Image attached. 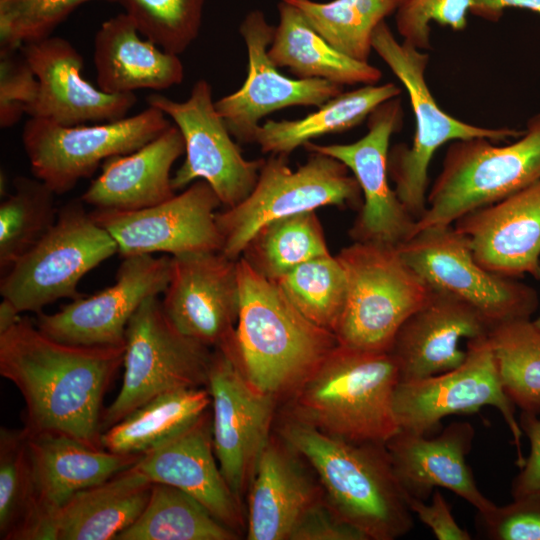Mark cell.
I'll return each instance as SVG.
<instances>
[{
  "instance_id": "cell-1",
  "label": "cell",
  "mask_w": 540,
  "mask_h": 540,
  "mask_svg": "<svg viewBox=\"0 0 540 540\" xmlns=\"http://www.w3.org/2000/svg\"><path fill=\"white\" fill-rule=\"evenodd\" d=\"M123 346L55 340L27 318L0 334V375L23 397V429L102 448L103 399L123 366Z\"/></svg>"
},
{
  "instance_id": "cell-2",
  "label": "cell",
  "mask_w": 540,
  "mask_h": 540,
  "mask_svg": "<svg viewBox=\"0 0 540 540\" xmlns=\"http://www.w3.org/2000/svg\"><path fill=\"white\" fill-rule=\"evenodd\" d=\"M279 435L314 470L332 508L367 540H394L412 529L408 496L385 444L348 442L290 415Z\"/></svg>"
},
{
  "instance_id": "cell-3",
  "label": "cell",
  "mask_w": 540,
  "mask_h": 540,
  "mask_svg": "<svg viewBox=\"0 0 540 540\" xmlns=\"http://www.w3.org/2000/svg\"><path fill=\"white\" fill-rule=\"evenodd\" d=\"M240 307L234 348L249 382L277 399L291 394L339 344L303 316L275 282L237 260Z\"/></svg>"
},
{
  "instance_id": "cell-4",
  "label": "cell",
  "mask_w": 540,
  "mask_h": 540,
  "mask_svg": "<svg viewBox=\"0 0 540 540\" xmlns=\"http://www.w3.org/2000/svg\"><path fill=\"white\" fill-rule=\"evenodd\" d=\"M400 381L389 351L338 344L290 394V416L352 443L386 442L400 429L393 398Z\"/></svg>"
},
{
  "instance_id": "cell-5",
  "label": "cell",
  "mask_w": 540,
  "mask_h": 540,
  "mask_svg": "<svg viewBox=\"0 0 540 540\" xmlns=\"http://www.w3.org/2000/svg\"><path fill=\"white\" fill-rule=\"evenodd\" d=\"M372 49L405 87L414 113L416 124L412 144H397L390 148L388 172L399 200L417 221L427 208L428 168L442 145L472 137L505 142L518 138L523 130L476 126L445 112L437 104L427 84L429 54L408 43L399 42L386 21L376 27Z\"/></svg>"
},
{
  "instance_id": "cell-6",
  "label": "cell",
  "mask_w": 540,
  "mask_h": 540,
  "mask_svg": "<svg viewBox=\"0 0 540 540\" xmlns=\"http://www.w3.org/2000/svg\"><path fill=\"white\" fill-rule=\"evenodd\" d=\"M494 143L485 137L450 142L415 233L453 224L540 180V112L527 120L521 136L506 145Z\"/></svg>"
},
{
  "instance_id": "cell-7",
  "label": "cell",
  "mask_w": 540,
  "mask_h": 540,
  "mask_svg": "<svg viewBox=\"0 0 540 540\" xmlns=\"http://www.w3.org/2000/svg\"><path fill=\"white\" fill-rule=\"evenodd\" d=\"M295 170L287 156L270 154L263 160L250 194L233 207L216 213L222 239L220 252L230 259L241 257L251 238L264 225L325 206L361 207L362 193L349 169L329 155L309 151Z\"/></svg>"
},
{
  "instance_id": "cell-8",
  "label": "cell",
  "mask_w": 540,
  "mask_h": 540,
  "mask_svg": "<svg viewBox=\"0 0 540 540\" xmlns=\"http://www.w3.org/2000/svg\"><path fill=\"white\" fill-rule=\"evenodd\" d=\"M336 256L347 279L345 305L335 330L338 343L389 351L397 331L427 301L431 288L397 247L353 241Z\"/></svg>"
},
{
  "instance_id": "cell-9",
  "label": "cell",
  "mask_w": 540,
  "mask_h": 540,
  "mask_svg": "<svg viewBox=\"0 0 540 540\" xmlns=\"http://www.w3.org/2000/svg\"><path fill=\"white\" fill-rule=\"evenodd\" d=\"M116 253V242L82 200L71 201L59 208L51 229L4 272L0 294L20 313H40L59 299L84 296L78 289L81 279Z\"/></svg>"
},
{
  "instance_id": "cell-10",
  "label": "cell",
  "mask_w": 540,
  "mask_h": 540,
  "mask_svg": "<svg viewBox=\"0 0 540 540\" xmlns=\"http://www.w3.org/2000/svg\"><path fill=\"white\" fill-rule=\"evenodd\" d=\"M212 355L173 326L158 296L144 300L127 326L122 385L103 412L102 432L158 395L206 387Z\"/></svg>"
},
{
  "instance_id": "cell-11",
  "label": "cell",
  "mask_w": 540,
  "mask_h": 540,
  "mask_svg": "<svg viewBox=\"0 0 540 540\" xmlns=\"http://www.w3.org/2000/svg\"><path fill=\"white\" fill-rule=\"evenodd\" d=\"M170 125L169 118L152 106L133 116L92 125L65 126L30 117L22 143L34 177L60 195L94 174L108 158L136 151Z\"/></svg>"
},
{
  "instance_id": "cell-12",
  "label": "cell",
  "mask_w": 540,
  "mask_h": 540,
  "mask_svg": "<svg viewBox=\"0 0 540 540\" xmlns=\"http://www.w3.org/2000/svg\"><path fill=\"white\" fill-rule=\"evenodd\" d=\"M398 250L432 290L470 305L489 328L511 319L530 318L538 307L534 288L481 266L453 224L420 230Z\"/></svg>"
},
{
  "instance_id": "cell-13",
  "label": "cell",
  "mask_w": 540,
  "mask_h": 540,
  "mask_svg": "<svg viewBox=\"0 0 540 540\" xmlns=\"http://www.w3.org/2000/svg\"><path fill=\"white\" fill-rule=\"evenodd\" d=\"M484 406H493L501 413L513 437L520 468L525 457L516 406L502 387L486 335L468 339L466 358L460 366L421 379L400 380L393 398L399 427L422 435L438 431L445 417L474 413Z\"/></svg>"
},
{
  "instance_id": "cell-14",
  "label": "cell",
  "mask_w": 540,
  "mask_h": 540,
  "mask_svg": "<svg viewBox=\"0 0 540 540\" xmlns=\"http://www.w3.org/2000/svg\"><path fill=\"white\" fill-rule=\"evenodd\" d=\"M148 106L160 109L180 130L185 159L172 176L175 190L197 180L206 181L226 208L244 200L253 190L264 159L248 160L215 107L212 87L196 81L183 101L153 93Z\"/></svg>"
},
{
  "instance_id": "cell-15",
  "label": "cell",
  "mask_w": 540,
  "mask_h": 540,
  "mask_svg": "<svg viewBox=\"0 0 540 540\" xmlns=\"http://www.w3.org/2000/svg\"><path fill=\"white\" fill-rule=\"evenodd\" d=\"M206 387L211 397L214 452L226 482L242 504L257 461L271 439L277 399L249 382L233 337L214 348Z\"/></svg>"
},
{
  "instance_id": "cell-16",
  "label": "cell",
  "mask_w": 540,
  "mask_h": 540,
  "mask_svg": "<svg viewBox=\"0 0 540 540\" xmlns=\"http://www.w3.org/2000/svg\"><path fill=\"white\" fill-rule=\"evenodd\" d=\"M403 124L402 101L389 99L367 118V133L349 144L320 145L308 142L303 147L342 162L357 180L362 205L349 230L353 241L399 247L415 233L416 220L405 209L389 185L388 155L390 139Z\"/></svg>"
},
{
  "instance_id": "cell-17",
  "label": "cell",
  "mask_w": 540,
  "mask_h": 540,
  "mask_svg": "<svg viewBox=\"0 0 540 540\" xmlns=\"http://www.w3.org/2000/svg\"><path fill=\"white\" fill-rule=\"evenodd\" d=\"M170 267L171 257L166 255L125 257L111 286L71 300L55 313H37L35 325L64 343L123 346L128 323L143 301L165 292Z\"/></svg>"
},
{
  "instance_id": "cell-18",
  "label": "cell",
  "mask_w": 540,
  "mask_h": 540,
  "mask_svg": "<svg viewBox=\"0 0 540 540\" xmlns=\"http://www.w3.org/2000/svg\"><path fill=\"white\" fill-rule=\"evenodd\" d=\"M222 205L212 187L197 180L172 198L137 211L98 210L93 219L114 239L123 257L220 251L216 223Z\"/></svg>"
},
{
  "instance_id": "cell-19",
  "label": "cell",
  "mask_w": 540,
  "mask_h": 540,
  "mask_svg": "<svg viewBox=\"0 0 540 540\" xmlns=\"http://www.w3.org/2000/svg\"><path fill=\"white\" fill-rule=\"evenodd\" d=\"M275 26L264 13L248 12L239 26L248 56L242 86L215 101L230 134L240 143H254L260 121L292 106L319 107L343 92V86L323 79H299L282 74L268 55Z\"/></svg>"
},
{
  "instance_id": "cell-20",
  "label": "cell",
  "mask_w": 540,
  "mask_h": 540,
  "mask_svg": "<svg viewBox=\"0 0 540 540\" xmlns=\"http://www.w3.org/2000/svg\"><path fill=\"white\" fill-rule=\"evenodd\" d=\"M237 260L220 251L171 256L161 304L180 333L210 348L233 337L240 307Z\"/></svg>"
},
{
  "instance_id": "cell-21",
  "label": "cell",
  "mask_w": 540,
  "mask_h": 540,
  "mask_svg": "<svg viewBox=\"0 0 540 540\" xmlns=\"http://www.w3.org/2000/svg\"><path fill=\"white\" fill-rule=\"evenodd\" d=\"M21 51L39 84L29 117L65 126L110 122L126 117L137 101L135 93H108L87 81L81 54L62 37L25 43Z\"/></svg>"
},
{
  "instance_id": "cell-22",
  "label": "cell",
  "mask_w": 540,
  "mask_h": 540,
  "mask_svg": "<svg viewBox=\"0 0 540 540\" xmlns=\"http://www.w3.org/2000/svg\"><path fill=\"white\" fill-rule=\"evenodd\" d=\"M474 428L453 422L436 436L399 429L386 448L395 475L408 498L426 501L445 488L485 513L496 506L478 488L466 458L472 448Z\"/></svg>"
},
{
  "instance_id": "cell-23",
  "label": "cell",
  "mask_w": 540,
  "mask_h": 540,
  "mask_svg": "<svg viewBox=\"0 0 540 540\" xmlns=\"http://www.w3.org/2000/svg\"><path fill=\"white\" fill-rule=\"evenodd\" d=\"M453 226L488 271L535 276L540 265V180L458 218Z\"/></svg>"
},
{
  "instance_id": "cell-24",
  "label": "cell",
  "mask_w": 540,
  "mask_h": 540,
  "mask_svg": "<svg viewBox=\"0 0 540 540\" xmlns=\"http://www.w3.org/2000/svg\"><path fill=\"white\" fill-rule=\"evenodd\" d=\"M488 330L470 305L431 289L427 301L401 325L389 352L401 381L421 379L460 366L466 358L460 340L486 335Z\"/></svg>"
},
{
  "instance_id": "cell-25",
  "label": "cell",
  "mask_w": 540,
  "mask_h": 540,
  "mask_svg": "<svg viewBox=\"0 0 540 540\" xmlns=\"http://www.w3.org/2000/svg\"><path fill=\"white\" fill-rule=\"evenodd\" d=\"M152 483L174 486L194 497L219 521L240 532L241 503L226 482L213 447L211 415L143 453L133 465Z\"/></svg>"
},
{
  "instance_id": "cell-26",
  "label": "cell",
  "mask_w": 540,
  "mask_h": 540,
  "mask_svg": "<svg viewBox=\"0 0 540 540\" xmlns=\"http://www.w3.org/2000/svg\"><path fill=\"white\" fill-rule=\"evenodd\" d=\"M152 486L131 466L75 493L42 518L27 540H115L140 516Z\"/></svg>"
},
{
  "instance_id": "cell-27",
  "label": "cell",
  "mask_w": 540,
  "mask_h": 540,
  "mask_svg": "<svg viewBox=\"0 0 540 540\" xmlns=\"http://www.w3.org/2000/svg\"><path fill=\"white\" fill-rule=\"evenodd\" d=\"M302 461L282 439H270L248 488V540H289L305 511L323 496Z\"/></svg>"
},
{
  "instance_id": "cell-28",
  "label": "cell",
  "mask_w": 540,
  "mask_h": 540,
  "mask_svg": "<svg viewBox=\"0 0 540 540\" xmlns=\"http://www.w3.org/2000/svg\"><path fill=\"white\" fill-rule=\"evenodd\" d=\"M27 435L37 507L22 540H27L42 518L75 493L100 484L133 466L142 455L92 448L57 433Z\"/></svg>"
},
{
  "instance_id": "cell-29",
  "label": "cell",
  "mask_w": 540,
  "mask_h": 540,
  "mask_svg": "<svg viewBox=\"0 0 540 540\" xmlns=\"http://www.w3.org/2000/svg\"><path fill=\"white\" fill-rule=\"evenodd\" d=\"M185 152L184 140L171 124L134 152L108 158L81 200L98 210L137 211L158 205L176 193L171 170Z\"/></svg>"
},
{
  "instance_id": "cell-30",
  "label": "cell",
  "mask_w": 540,
  "mask_h": 540,
  "mask_svg": "<svg viewBox=\"0 0 540 540\" xmlns=\"http://www.w3.org/2000/svg\"><path fill=\"white\" fill-rule=\"evenodd\" d=\"M97 86L113 94L161 91L182 83L179 55L144 38L123 12L104 21L94 38Z\"/></svg>"
},
{
  "instance_id": "cell-31",
  "label": "cell",
  "mask_w": 540,
  "mask_h": 540,
  "mask_svg": "<svg viewBox=\"0 0 540 540\" xmlns=\"http://www.w3.org/2000/svg\"><path fill=\"white\" fill-rule=\"evenodd\" d=\"M279 21L268 55L278 68L295 78L323 79L345 85L377 84L382 72L369 62L357 61L331 46L295 6L280 0Z\"/></svg>"
},
{
  "instance_id": "cell-32",
  "label": "cell",
  "mask_w": 540,
  "mask_h": 540,
  "mask_svg": "<svg viewBox=\"0 0 540 540\" xmlns=\"http://www.w3.org/2000/svg\"><path fill=\"white\" fill-rule=\"evenodd\" d=\"M401 91L392 82L343 91L300 119L267 120L257 130L254 143L263 153L288 156L313 139L360 125L376 107L398 97Z\"/></svg>"
},
{
  "instance_id": "cell-33",
  "label": "cell",
  "mask_w": 540,
  "mask_h": 540,
  "mask_svg": "<svg viewBox=\"0 0 540 540\" xmlns=\"http://www.w3.org/2000/svg\"><path fill=\"white\" fill-rule=\"evenodd\" d=\"M210 406L207 387L163 393L103 432L102 448L118 454L146 453L189 428Z\"/></svg>"
},
{
  "instance_id": "cell-34",
  "label": "cell",
  "mask_w": 540,
  "mask_h": 540,
  "mask_svg": "<svg viewBox=\"0 0 540 540\" xmlns=\"http://www.w3.org/2000/svg\"><path fill=\"white\" fill-rule=\"evenodd\" d=\"M238 536L191 495L153 483L144 510L115 540H235Z\"/></svg>"
},
{
  "instance_id": "cell-35",
  "label": "cell",
  "mask_w": 540,
  "mask_h": 540,
  "mask_svg": "<svg viewBox=\"0 0 540 540\" xmlns=\"http://www.w3.org/2000/svg\"><path fill=\"white\" fill-rule=\"evenodd\" d=\"M331 254L315 211L280 218L251 238L241 257L261 276L276 282L295 267Z\"/></svg>"
},
{
  "instance_id": "cell-36",
  "label": "cell",
  "mask_w": 540,
  "mask_h": 540,
  "mask_svg": "<svg viewBox=\"0 0 540 540\" xmlns=\"http://www.w3.org/2000/svg\"><path fill=\"white\" fill-rule=\"evenodd\" d=\"M486 336L509 399L522 412L540 415V327L530 318L511 319Z\"/></svg>"
},
{
  "instance_id": "cell-37",
  "label": "cell",
  "mask_w": 540,
  "mask_h": 540,
  "mask_svg": "<svg viewBox=\"0 0 540 540\" xmlns=\"http://www.w3.org/2000/svg\"><path fill=\"white\" fill-rule=\"evenodd\" d=\"M297 7L336 50L368 62L376 27L395 13L401 0H282Z\"/></svg>"
},
{
  "instance_id": "cell-38",
  "label": "cell",
  "mask_w": 540,
  "mask_h": 540,
  "mask_svg": "<svg viewBox=\"0 0 540 540\" xmlns=\"http://www.w3.org/2000/svg\"><path fill=\"white\" fill-rule=\"evenodd\" d=\"M0 204V269L4 273L54 225L56 193L43 181L18 176Z\"/></svg>"
},
{
  "instance_id": "cell-39",
  "label": "cell",
  "mask_w": 540,
  "mask_h": 540,
  "mask_svg": "<svg viewBox=\"0 0 540 540\" xmlns=\"http://www.w3.org/2000/svg\"><path fill=\"white\" fill-rule=\"evenodd\" d=\"M275 283L303 316L335 334L347 293L346 274L336 255L309 260Z\"/></svg>"
},
{
  "instance_id": "cell-40",
  "label": "cell",
  "mask_w": 540,
  "mask_h": 540,
  "mask_svg": "<svg viewBox=\"0 0 540 540\" xmlns=\"http://www.w3.org/2000/svg\"><path fill=\"white\" fill-rule=\"evenodd\" d=\"M37 507L28 447L21 429H0V538L22 540Z\"/></svg>"
},
{
  "instance_id": "cell-41",
  "label": "cell",
  "mask_w": 540,
  "mask_h": 540,
  "mask_svg": "<svg viewBox=\"0 0 540 540\" xmlns=\"http://www.w3.org/2000/svg\"><path fill=\"white\" fill-rule=\"evenodd\" d=\"M140 34L180 55L198 37L205 0H116Z\"/></svg>"
},
{
  "instance_id": "cell-42",
  "label": "cell",
  "mask_w": 540,
  "mask_h": 540,
  "mask_svg": "<svg viewBox=\"0 0 540 540\" xmlns=\"http://www.w3.org/2000/svg\"><path fill=\"white\" fill-rule=\"evenodd\" d=\"M94 0H0V50L51 36L80 5ZM116 2V0H106Z\"/></svg>"
},
{
  "instance_id": "cell-43",
  "label": "cell",
  "mask_w": 540,
  "mask_h": 540,
  "mask_svg": "<svg viewBox=\"0 0 540 540\" xmlns=\"http://www.w3.org/2000/svg\"><path fill=\"white\" fill-rule=\"evenodd\" d=\"M481 536L490 540H540V490L477 515Z\"/></svg>"
},
{
  "instance_id": "cell-44",
  "label": "cell",
  "mask_w": 540,
  "mask_h": 540,
  "mask_svg": "<svg viewBox=\"0 0 540 540\" xmlns=\"http://www.w3.org/2000/svg\"><path fill=\"white\" fill-rule=\"evenodd\" d=\"M38 79L21 48L0 50V126L15 125L28 114L38 93Z\"/></svg>"
},
{
  "instance_id": "cell-45",
  "label": "cell",
  "mask_w": 540,
  "mask_h": 540,
  "mask_svg": "<svg viewBox=\"0 0 540 540\" xmlns=\"http://www.w3.org/2000/svg\"><path fill=\"white\" fill-rule=\"evenodd\" d=\"M289 540L367 539L338 515L323 494L299 519Z\"/></svg>"
},
{
  "instance_id": "cell-46",
  "label": "cell",
  "mask_w": 540,
  "mask_h": 540,
  "mask_svg": "<svg viewBox=\"0 0 540 540\" xmlns=\"http://www.w3.org/2000/svg\"><path fill=\"white\" fill-rule=\"evenodd\" d=\"M431 502L409 497L408 504L412 513L425 524L438 540H470L467 530L458 525L452 515L451 506L439 489L432 493Z\"/></svg>"
},
{
  "instance_id": "cell-47",
  "label": "cell",
  "mask_w": 540,
  "mask_h": 540,
  "mask_svg": "<svg viewBox=\"0 0 540 540\" xmlns=\"http://www.w3.org/2000/svg\"><path fill=\"white\" fill-rule=\"evenodd\" d=\"M522 412L519 425L530 442V453L511 484L513 498L540 490V418Z\"/></svg>"
},
{
  "instance_id": "cell-48",
  "label": "cell",
  "mask_w": 540,
  "mask_h": 540,
  "mask_svg": "<svg viewBox=\"0 0 540 540\" xmlns=\"http://www.w3.org/2000/svg\"><path fill=\"white\" fill-rule=\"evenodd\" d=\"M431 0H401L395 12V24L402 41L420 50L431 48L427 11Z\"/></svg>"
},
{
  "instance_id": "cell-49",
  "label": "cell",
  "mask_w": 540,
  "mask_h": 540,
  "mask_svg": "<svg viewBox=\"0 0 540 540\" xmlns=\"http://www.w3.org/2000/svg\"><path fill=\"white\" fill-rule=\"evenodd\" d=\"M471 2L472 0H431L427 11L428 21L461 31L466 28Z\"/></svg>"
},
{
  "instance_id": "cell-50",
  "label": "cell",
  "mask_w": 540,
  "mask_h": 540,
  "mask_svg": "<svg viewBox=\"0 0 540 540\" xmlns=\"http://www.w3.org/2000/svg\"><path fill=\"white\" fill-rule=\"evenodd\" d=\"M508 8L524 9L540 16V0H472L470 13L489 22H497Z\"/></svg>"
},
{
  "instance_id": "cell-51",
  "label": "cell",
  "mask_w": 540,
  "mask_h": 540,
  "mask_svg": "<svg viewBox=\"0 0 540 540\" xmlns=\"http://www.w3.org/2000/svg\"><path fill=\"white\" fill-rule=\"evenodd\" d=\"M20 312L7 299L3 298L0 303V334L9 330L20 320Z\"/></svg>"
},
{
  "instance_id": "cell-52",
  "label": "cell",
  "mask_w": 540,
  "mask_h": 540,
  "mask_svg": "<svg viewBox=\"0 0 540 540\" xmlns=\"http://www.w3.org/2000/svg\"><path fill=\"white\" fill-rule=\"evenodd\" d=\"M534 277H535V279H537V280L540 282V265H539V267H538V269H537V272H536V274H535ZM533 321H534V323H535L538 327H540V314H539V316H538L535 320H533Z\"/></svg>"
}]
</instances>
